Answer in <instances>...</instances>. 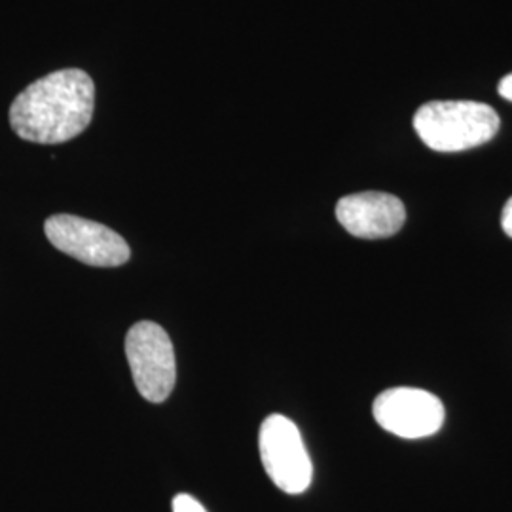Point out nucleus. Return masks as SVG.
<instances>
[{
	"instance_id": "obj_10",
	"label": "nucleus",
	"mask_w": 512,
	"mask_h": 512,
	"mask_svg": "<svg viewBox=\"0 0 512 512\" xmlns=\"http://www.w3.org/2000/svg\"><path fill=\"white\" fill-rule=\"evenodd\" d=\"M497 92H499V95H501L503 99L512 101V73L501 78V82H499V86H497Z\"/></svg>"
},
{
	"instance_id": "obj_1",
	"label": "nucleus",
	"mask_w": 512,
	"mask_h": 512,
	"mask_svg": "<svg viewBox=\"0 0 512 512\" xmlns=\"http://www.w3.org/2000/svg\"><path fill=\"white\" fill-rule=\"evenodd\" d=\"M93 109L92 76L80 69H63L38 78L19 93L10 107V126L23 141L59 145L90 126Z\"/></svg>"
},
{
	"instance_id": "obj_2",
	"label": "nucleus",
	"mask_w": 512,
	"mask_h": 512,
	"mask_svg": "<svg viewBox=\"0 0 512 512\" xmlns=\"http://www.w3.org/2000/svg\"><path fill=\"white\" fill-rule=\"evenodd\" d=\"M501 120L490 105L476 101H431L414 116L421 141L437 152H463L492 141Z\"/></svg>"
},
{
	"instance_id": "obj_7",
	"label": "nucleus",
	"mask_w": 512,
	"mask_h": 512,
	"mask_svg": "<svg viewBox=\"0 0 512 512\" xmlns=\"http://www.w3.org/2000/svg\"><path fill=\"white\" fill-rule=\"evenodd\" d=\"M336 219L355 238H391L403 228L406 209L397 196L361 192L336 203Z\"/></svg>"
},
{
	"instance_id": "obj_4",
	"label": "nucleus",
	"mask_w": 512,
	"mask_h": 512,
	"mask_svg": "<svg viewBox=\"0 0 512 512\" xmlns=\"http://www.w3.org/2000/svg\"><path fill=\"white\" fill-rule=\"evenodd\" d=\"M260 459L266 475L285 494H304L310 488L313 465L300 429L281 414L262 421L258 435Z\"/></svg>"
},
{
	"instance_id": "obj_3",
	"label": "nucleus",
	"mask_w": 512,
	"mask_h": 512,
	"mask_svg": "<svg viewBox=\"0 0 512 512\" xmlns=\"http://www.w3.org/2000/svg\"><path fill=\"white\" fill-rule=\"evenodd\" d=\"M126 357L137 391L150 403H164L177 382L171 338L160 325L139 321L126 336Z\"/></svg>"
},
{
	"instance_id": "obj_6",
	"label": "nucleus",
	"mask_w": 512,
	"mask_h": 512,
	"mask_svg": "<svg viewBox=\"0 0 512 512\" xmlns=\"http://www.w3.org/2000/svg\"><path fill=\"white\" fill-rule=\"evenodd\" d=\"M374 420L401 439H425L439 433L444 406L439 397L416 387H393L380 393L372 406Z\"/></svg>"
},
{
	"instance_id": "obj_9",
	"label": "nucleus",
	"mask_w": 512,
	"mask_h": 512,
	"mask_svg": "<svg viewBox=\"0 0 512 512\" xmlns=\"http://www.w3.org/2000/svg\"><path fill=\"white\" fill-rule=\"evenodd\" d=\"M501 228L503 232L512 238V198H509V202L505 203L503 207V213H501Z\"/></svg>"
},
{
	"instance_id": "obj_5",
	"label": "nucleus",
	"mask_w": 512,
	"mask_h": 512,
	"mask_svg": "<svg viewBox=\"0 0 512 512\" xmlns=\"http://www.w3.org/2000/svg\"><path fill=\"white\" fill-rule=\"evenodd\" d=\"M55 249L95 268H116L131 258L126 239L109 226L74 215H54L44 224Z\"/></svg>"
},
{
	"instance_id": "obj_8",
	"label": "nucleus",
	"mask_w": 512,
	"mask_h": 512,
	"mask_svg": "<svg viewBox=\"0 0 512 512\" xmlns=\"http://www.w3.org/2000/svg\"><path fill=\"white\" fill-rule=\"evenodd\" d=\"M173 512H207L202 503L192 495L179 494L173 499Z\"/></svg>"
}]
</instances>
